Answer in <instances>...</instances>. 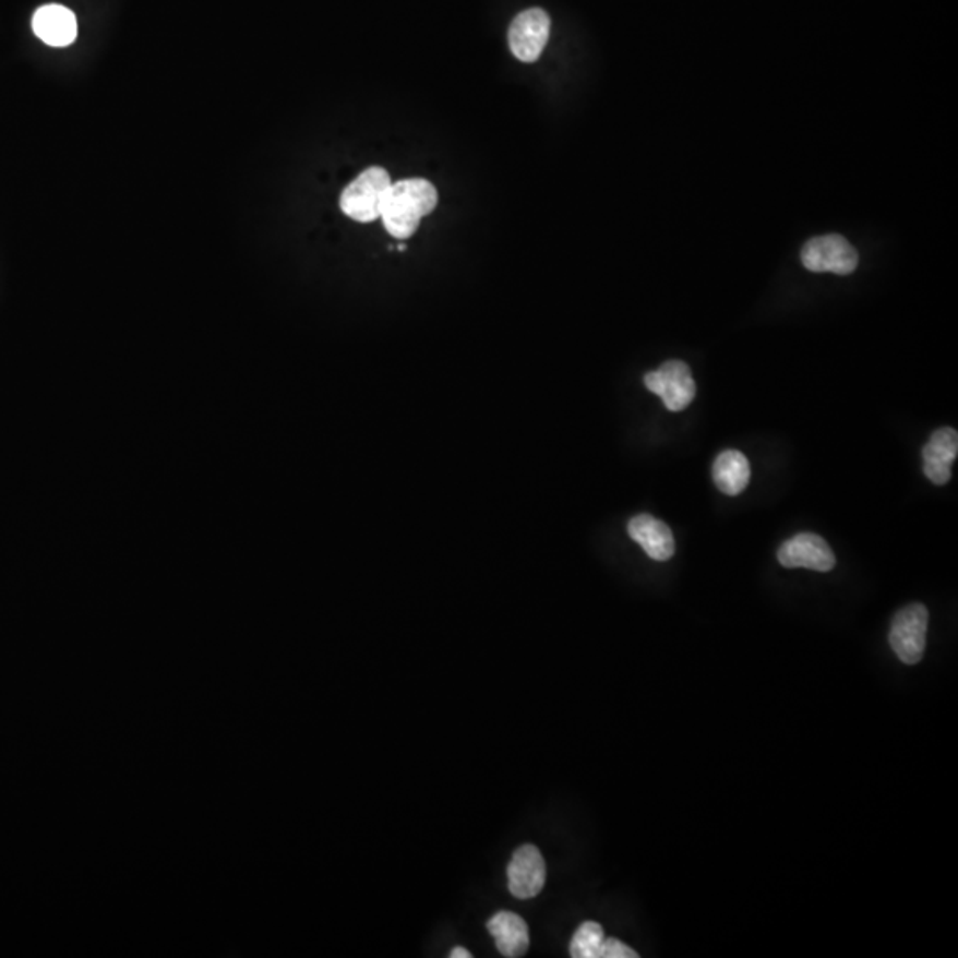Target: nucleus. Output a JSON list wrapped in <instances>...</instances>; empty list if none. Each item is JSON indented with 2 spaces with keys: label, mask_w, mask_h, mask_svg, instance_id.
<instances>
[{
  "label": "nucleus",
  "mask_w": 958,
  "mask_h": 958,
  "mask_svg": "<svg viewBox=\"0 0 958 958\" xmlns=\"http://www.w3.org/2000/svg\"><path fill=\"white\" fill-rule=\"evenodd\" d=\"M439 203L435 187L422 178H408L391 185L380 220L396 240H407L419 228L422 217Z\"/></svg>",
  "instance_id": "nucleus-1"
},
{
  "label": "nucleus",
  "mask_w": 958,
  "mask_h": 958,
  "mask_svg": "<svg viewBox=\"0 0 958 958\" xmlns=\"http://www.w3.org/2000/svg\"><path fill=\"white\" fill-rule=\"evenodd\" d=\"M391 185V176L382 167L366 169L343 190L339 200L343 214L362 224L379 220Z\"/></svg>",
  "instance_id": "nucleus-2"
},
{
  "label": "nucleus",
  "mask_w": 958,
  "mask_h": 958,
  "mask_svg": "<svg viewBox=\"0 0 958 958\" xmlns=\"http://www.w3.org/2000/svg\"><path fill=\"white\" fill-rule=\"evenodd\" d=\"M929 611L923 603H911L897 612L889 631V645L903 664H918L926 646Z\"/></svg>",
  "instance_id": "nucleus-3"
},
{
  "label": "nucleus",
  "mask_w": 958,
  "mask_h": 958,
  "mask_svg": "<svg viewBox=\"0 0 958 958\" xmlns=\"http://www.w3.org/2000/svg\"><path fill=\"white\" fill-rule=\"evenodd\" d=\"M646 390L657 394L671 412H680L696 398V380L682 361H668L645 375Z\"/></svg>",
  "instance_id": "nucleus-4"
},
{
  "label": "nucleus",
  "mask_w": 958,
  "mask_h": 958,
  "mask_svg": "<svg viewBox=\"0 0 958 958\" xmlns=\"http://www.w3.org/2000/svg\"><path fill=\"white\" fill-rule=\"evenodd\" d=\"M801 260L807 271L833 272L838 276H849L859 263L858 251L840 235L812 238L802 248Z\"/></svg>",
  "instance_id": "nucleus-5"
},
{
  "label": "nucleus",
  "mask_w": 958,
  "mask_h": 958,
  "mask_svg": "<svg viewBox=\"0 0 958 958\" xmlns=\"http://www.w3.org/2000/svg\"><path fill=\"white\" fill-rule=\"evenodd\" d=\"M551 34V19L540 8L524 11L515 16L510 27L508 41L513 56L523 62L540 59Z\"/></svg>",
  "instance_id": "nucleus-6"
},
{
  "label": "nucleus",
  "mask_w": 958,
  "mask_h": 958,
  "mask_svg": "<svg viewBox=\"0 0 958 958\" xmlns=\"http://www.w3.org/2000/svg\"><path fill=\"white\" fill-rule=\"evenodd\" d=\"M778 561L785 568H810L830 572L835 568V552L824 538L813 532H801L779 547Z\"/></svg>",
  "instance_id": "nucleus-7"
},
{
  "label": "nucleus",
  "mask_w": 958,
  "mask_h": 958,
  "mask_svg": "<svg viewBox=\"0 0 958 958\" xmlns=\"http://www.w3.org/2000/svg\"><path fill=\"white\" fill-rule=\"evenodd\" d=\"M547 866L535 845H523L513 852L508 864V889L513 897L527 900L540 895L546 886Z\"/></svg>",
  "instance_id": "nucleus-8"
},
{
  "label": "nucleus",
  "mask_w": 958,
  "mask_h": 958,
  "mask_svg": "<svg viewBox=\"0 0 958 958\" xmlns=\"http://www.w3.org/2000/svg\"><path fill=\"white\" fill-rule=\"evenodd\" d=\"M923 470L934 484H946L951 479V467L958 455V433L955 428H941L930 436L929 444L921 451Z\"/></svg>",
  "instance_id": "nucleus-9"
},
{
  "label": "nucleus",
  "mask_w": 958,
  "mask_h": 958,
  "mask_svg": "<svg viewBox=\"0 0 958 958\" xmlns=\"http://www.w3.org/2000/svg\"><path fill=\"white\" fill-rule=\"evenodd\" d=\"M33 31L50 47H68L76 38V19L73 11L61 4L41 5L33 16Z\"/></svg>",
  "instance_id": "nucleus-10"
},
{
  "label": "nucleus",
  "mask_w": 958,
  "mask_h": 958,
  "mask_svg": "<svg viewBox=\"0 0 958 958\" xmlns=\"http://www.w3.org/2000/svg\"><path fill=\"white\" fill-rule=\"evenodd\" d=\"M628 535L632 540L643 547V551L655 561H668L673 558L674 538L673 532L659 518L651 515H637L628 523Z\"/></svg>",
  "instance_id": "nucleus-11"
},
{
  "label": "nucleus",
  "mask_w": 958,
  "mask_h": 958,
  "mask_svg": "<svg viewBox=\"0 0 958 958\" xmlns=\"http://www.w3.org/2000/svg\"><path fill=\"white\" fill-rule=\"evenodd\" d=\"M489 932L494 937L495 946L504 957L517 958L526 955L529 948V930L526 921L515 912L501 911L490 918Z\"/></svg>",
  "instance_id": "nucleus-12"
},
{
  "label": "nucleus",
  "mask_w": 958,
  "mask_h": 958,
  "mask_svg": "<svg viewBox=\"0 0 958 958\" xmlns=\"http://www.w3.org/2000/svg\"><path fill=\"white\" fill-rule=\"evenodd\" d=\"M711 476L722 494L739 495L747 489L751 479V465L741 451L727 450L717 456L711 467Z\"/></svg>",
  "instance_id": "nucleus-13"
},
{
  "label": "nucleus",
  "mask_w": 958,
  "mask_h": 958,
  "mask_svg": "<svg viewBox=\"0 0 958 958\" xmlns=\"http://www.w3.org/2000/svg\"><path fill=\"white\" fill-rule=\"evenodd\" d=\"M603 939L606 935L602 926L595 921H586L577 929L570 943V955L574 958H600Z\"/></svg>",
  "instance_id": "nucleus-14"
},
{
  "label": "nucleus",
  "mask_w": 958,
  "mask_h": 958,
  "mask_svg": "<svg viewBox=\"0 0 958 958\" xmlns=\"http://www.w3.org/2000/svg\"><path fill=\"white\" fill-rule=\"evenodd\" d=\"M637 951L614 937H606L600 948V958H637Z\"/></svg>",
  "instance_id": "nucleus-15"
},
{
  "label": "nucleus",
  "mask_w": 958,
  "mask_h": 958,
  "mask_svg": "<svg viewBox=\"0 0 958 958\" xmlns=\"http://www.w3.org/2000/svg\"><path fill=\"white\" fill-rule=\"evenodd\" d=\"M472 954L467 951L465 948H460V946H456V948L451 949L450 958H470Z\"/></svg>",
  "instance_id": "nucleus-16"
}]
</instances>
